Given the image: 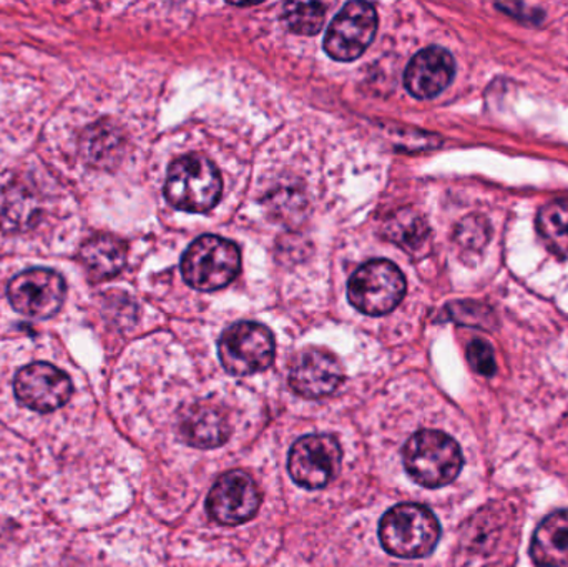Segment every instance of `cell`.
Segmentation results:
<instances>
[{
    "mask_svg": "<svg viewBox=\"0 0 568 567\" xmlns=\"http://www.w3.org/2000/svg\"><path fill=\"white\" fill-rule=\"evenodd\" d=\"M379 539L383 548L397 558H424L439 543V522L426 506L404 503L394 506L383 516Z\"/></svg>",
    "mask_w": 568,
    "mask_h": 567,
    "instance_id": "1",
    "label": "cell"
},
{
    "mask_svg": "<svg viewBox=\"0 0 568 567\" xmlns=\"http://www.w3.org/2000/svg\"><path fill=\"white\" fill-rule=\"evenodd\" d=\"M403 458L407 475L426 488L450 485L464 465L456 439L436 429H423L410 436Z\"/></svg>",
    "mask_w": 568,
    "mask_h": 567,
    "instance_id": "2",
    "label": "cell"
},
{
    "mask_svg": "<svg viewBox=\"0 0 568 567\" xmlns=\"http://www.w3.org/2000/svg\"><path fill=\"white\" fill-rule=\"evenodd\" d=\"M222 175L206 156L190 153L170 165L165 196L175 209L189 213L210 212L222 199Z\"/></svg>",
    "mask_w": 568,
    "mask_h": 567,
    "instance_id": "3",
    "label": "cell"
},
{
    "mask_svg": "<svg viewBox=\"0 0 568 567\" xmlns=\"http://www.w3.org/2000/svg\"><path fill=\"white\" fill-rule=\"evenodd\" d=\"M242 270L239 246L222 236L205 235L186 249L182 259V275L199 292L225 288Z\"/></svg>",
    "mask_w": 568,
    "mask_h": 567,
    "instance_id": "4",
    "label": "cell"
},
{
    "mask_svg": "<svg viewBox=\"0 0 568 567\" xmlns=\"http://www.w3.org/2000/svg\"><path fill=\"white\" fill-rule=\"evenodd\" d=\"M406 295V279L389 260H371L347 283V298L357 312L383 316L393 312Z\"/></svg>",
    "mask_w": 568,
    "mask_h": 567,
    "instance_id": "5",
    "label": "cell"
},
{
    "mask_svg": "<svg viewBox=\"0 0 568 567\" xmlns=\"http://www.w3.org/2000/svg\"><path fill=\"white\" fill-rule=\"evenodd\" d=\"M219 355L230 375H255L273 365L275 338L262 323H235L220 338Z\"/></svg>",
    "mask_w": 568,
    "mask_h": 567,
    "instance_id": "6",
    "label": "cell"
},
{
    "mask_svg": "<svg viewBox=\"0 0 568 567\" xmlns=\"http://www.w3.org/2000/svg\"><path fill=\"white\" fill-rule=\"evenodd\" d=\"M377 32L373 3L347 2L334 17L324 37V50L331 59L353 62L363 55Z\"/></svg>",
    "mask_w": 568,
    "mask_h": 567,
    "instance_id": "7",
    "label": "cell"
},
{
    "mask_svg": "<svg viewBox=\"0 0 568 567\" xmlns=\"http://www.w3.org/2000/svg\"><path fill=\"white\" fill-rule=\"evenodd\" d=\"M10 305L29 318H52L65 300V282L49 269H30L10 280L7 288Z\"/></svg>",
    "mask_w": 568,
    "mask_h": 567,
    "instance_id": "8",
    "label": "cell"
},
{
    "mask_svg": "<svg viewBox=\"0 0 568 567\" xmlns=\"http://www.w3.org/2000/svg\"><path fill=\"white\" fill-rule=\"evenodd\" d=\"M339 443L331 435H307L297 439L290 452L287 469L294 483L306 489H321L339 472Z\"/></svg>",
    "mask_w": 568,
    "mask_h": 567,
    "instance_id": "9",
    "label": "cell"
},
{
    "mask_svg": "<svg viewBox=\"0 0 568 567\" xmlns=\"http://www.w3.org/2000/svg\"><path fill=\"white\" fill-rule=\"evenodd\" d=\"M262 505V495L255 479L245 472L223 475L206 499L209 515L223 526L243 525L255 518Z\"/></svg>",
    "mask_w": 568,
    "mask_h": 567,
    "instance_id": "10",
    "label": "cell"
},
{
    "mask_svg": "<svg viewBox=\"0 0 568 567\" xmlns=\"http://www.w3.org/2000/svg\"><path fill=\"white\" fill-rule=\"evenodd\" d=\"M13 392L27 408L37 413H52L69 402L73 386L69 376L57 366L32 363L17 373Z\"/></svg>",
    "mask_w": 568,
    "mask_h": 567,
    "instance_id": "11",
    "label": "cell"
},
{
    "mask_svg": "<svg viewBox=\"0 0 568 567\" xmlns=\"http://www.w3.org/2000/svg\"><path fill=\"white\" fill-rule=\"evenodd\" d=\"M344 379L339 360L324 348L303 350L291 363L290 386L297 396L320 399L333 395Z\"/></svg>",
    "mask_w": 568,
    "mask_h": 567,
    "instance_id": "12",
    "label": "cell"
},
{
    "mask_svg": "<svg viewBox=\"0 0 568 567\" xmlns=\"http://www.w3.org/2000/svg\"><path fill=\"white\" fill-rule=\"evenodd\" d=\"M454 73V57L443 47H427L410 60L404 73V85L416 99H434L449 87Z\"/></svg>",
    "mask_w": 568,
    "mask_h": 567,
    "instance_id": "13",
    "label": "cell"
},
{
    "mask_svg": "<svg viewBox=\"0 0 568 567\" xmlns=\"http://www.w3.org/2000/svg\"><path fill=\"white\" fill-rule=\"evenodd\" d=\"M179 432L186 445L195 448H216L232 436V425L225 409L209 403L189 406L180 415Z\"/></svg>",
    "mask_w": 568,
    "mask_h": 567,
    "instance_id": "14",
    "label": "cell"
},
{
    "mask_svg": "<svg viewBox=\"0 0 568 567\" xmlns=\"http://www.w3.org/2000/svg\"><path fill=\"white\" fill-rule=\"evenodd\" d=\"M530 558L540 567L568 566V509L547 516L534 533Z\"/></svg>",
    "mask_w": 568,
    "mask_h": 567,
    "instance_id": "15",
    "label": "cell"
},
{
    "mask_svg": "<svg viewBox=\"0 0 568 567\" xmlns=\"http://www.w3.org/2000/svg\"><path fill=\"white\" fill-rule=\"evenodd\" d=\"M79 259L93 282H103L119 275L125 266V243L115 236H93L80 249Z\"/></svg>",
    "mask_w": 568,
    "mask_h": 567,
    "instance_id": "16",
    "label": "cell"
},
{
    "mask_svg": "<svg viewBox=\"0 0 568 567\" xmlns=\"http://www.w3.org/2000/svg\"><path fill=\"white\" fill-rule=\"evenodd\" d=\"M39 200L20 185L0 192V232L19 233L32 229L39 220Z\"/></svg>",
    "mask_w": 568,
    "mask_h": 567,
    "instance_id": "17",
    "label": "cell"
},
{
    "mask_svg": "<svg viewBox=\"0 0 568 567\" xmlns=\"http://www.w3.org/2000/svg\"><path fill=\"white\" fill-rule=\"evenodd\" d=\"M537 230L550 252L568 256V199L542 206L537 215Z\"/></svg>",
    "mask_w": 568,
    "mask_h": 567,
    "instance_id": "18",
    "label": "cell"
},
{
    "mask_svg": "<svg viewBox=\"0 0 568 567\" xmlns=\"http://www.w3.org/2000/svg\"><path fill=\"white\" fill-rule=\"evenodd\" d=\"M120 149V135L109 123L100 122L83 132L80 153L89 165L105 166L115 159Z\"/></svg>",
    "mask_w": 568,
    "mask_h": 567,
    "instance_id": "19",
    "label": "cell"
},
{
    "mask_svg": "<svg viewBox=\"0 0 568 567\" xmlns=\"http://www.w3.org/2000/svg\"><path fill=\"white\" fill-rule=\"evenodd\" d=\"M384 233L390 242L413 250L426 242L429 229L419 212L404 209L387 219V222L384 223Z\"/></svg>",
    "mask_w": 568,
    "mask_h": 567,
    "instance_id": "20",
    "label": "cell"
},
{
    "mask_svg": "<svg viewBox=\"0 0 568 567\" xmlns=\"http://www.w3.org/2000/svg\"><path fill=\"white\" fill-rule=\"evenodd\" d=\"M326 7L321 2H287L283 9V22L293 33L316 36L324 26Z\"/></svg>",
    "mask_w": 568,
    "mask_h": 567,
    "instance_id": "21",
    "label": "cell"
},
{
    "mask_svg": "<svg viewBox=\"0 0 568 567\" xmlns=\"http://www.w3.org/2000/svg\"><path fill=\"white\" fill-rule=\"evenodd\" d=\"M490 239V226L484 216L473 215L464 219L457 225L456 240L457 245L460 246L463 252L476 253L480 252L487 245Z\"/></svg>",
    "mask_w": 568,
    "mask_h": 567,
    "instance_id": "22",
    "label": "cell"
},
{
    "mask_svg": "<svg viewBox=\"0 0 568 567\" xmlns=\"http://www.w3.org/2000/svg\"><path fill=\"white\" fill-rule=\"evenodd\" d=\"M447 313L454 322L463 323L476 328H493L496 325V315L486 305L476 302H459L447 306Z\"/></svg>",
    "mask_w": 568,
    "mask_h": 567,
    "instance_id": "23",
    "label": "cell"
},
{
    "mask_svg": "<svg viewBox=\"0 0 568 567\" xmlns=\"http://www.w3.org/2000/svg\"><path fill=\"white\" fill-rule=\"evenodd\" d=\"M467 362L473 366L474 372L483 376H493L496 373V356L493 346L484 340H474L467 346Z\"/></svg>",
    "mask_w": 568,
    "mask_h": 567,
    "instance_id": "24",
    "label": "cell"
}]
</instances>
